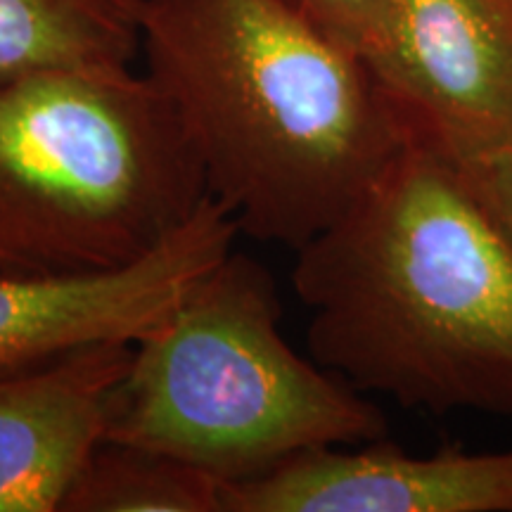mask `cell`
Returning a JSON list of instances; mask_svg holds the SVG:
<instances>
[{"label":"cell","instance_id":"52a82bcc","mask_svg":"<svg viewBox=\"0 0 512 512\" xmlns=\"http://www.w3.org/2000/svg\"><path fill=\"white\" fill-rule=\"evenodd\" d=\"M223 512H512V448L411 456L384 439L311 448L223 486Z\"/></svg>","mask_w":512,"mask_h":512},{"label":"cell","instance_id":"277c9868","mask_svg":"<svg viewBox=\"0 0 512 512\" xmlns=\"http://www.w3.org/2000/svg\"><path fill=\"white\" fill-rule=\"evenodd\" d=\"M273 275L230 252L133 344L105 439L155 448L219 482L259 477L311 448L387 437V418L280 330Z\"/></svg>","mask_w":512,"mask_h":512},{"label":"cell","instance_id":"6da1fadb","mask_svg":"<svg viewBox=\"0 0 512 512\" xmlns=\"http://www.w3.org/2000/svg\"><path fill=\"white\" fill-rule=\"evenodd\" d=\"M294 252L318 366L408 411L512 415V240L444 155L408 138Z\"/></svg>","mask_w":512,"mask_h":512},{"label":"cell","instance_id":"9c48e42d","mask_svg":"<svg viewBox=\"0 0 512 512\" xmlns=\"http://www.w3.org/2000/svg\"><path fill=\"white\" fill-rule=\"evenodd\" d=\"M143 0H0V86L57 69H128Z\"/></svg>","mask_w":512,"mask_h":512},{"label":"cell","instance_id":"7c38bea8","mask_svg":"<svg viewBox=\"0 0 512 512\" xmlns=\"http://www.w3.org/2000/svg\"><path fill=\"white\" fill-rule=\"evenodd\" d=\"M453 164L512 240V138Z\"/></svg>","mask_w":512,"mask_h":512},{"label":"cell","instance_id":"30bf717a","mask_svg":"<svg viewBox=\"0 0 512 512\" xmlns=\"http://www.w3.org/2000/svg\"><path fill=\"white\" fill-rule=\"evenodd\" d=\"M62 512H223V484L155 448L105 439L83 465Z\"/></svg>","mask_w":512,"mask_h":512},{"label":"cell","instance_id":"8992f818","mask_svg":"<svg viewBox=\"0 0 512 512\" xmlns=\"http://www.w3.org/2000/svg\"><path fill=\"white\" fill-rule=\"evenodd\" d=\"M238 235L233 214L209 195L176 233L133 264L83 275L0 273V375L93 344H136L233 252Z\"/></svg>","mask_w":512,"mask_h":512},{"label":"cell","instance_id":"7a4b0ae2","mask_svg":"<svg viewBox=\"0 0 512 512\" xmlns=\"http://www.w3.org/2000/svg\"><path fill=\"white\" fill-rule=\"evenodd\" d=\"M140 50L254 240L306 245L411 138L363 57L280 0H143Z\"/></svg>","mask_w":512,"mask_h":512},{"label":"cell","instance_id":"ba28073f","mask_svg":"<svg viewBox=\"0 0 512 512\" xmlns=\"http://www.w3.org/2000/svg\"><path fill=\"white\" fill-rule=\"evenodd\" d=\"M131 354V342H105L0 375V512H62L105 441Z\"/></svg>","mask_w":512,"mask_h":512},{"label":"cell","instance_id":"8fae6325","mask_svg":"<svg viewBox=\"0 0 512 512\" xmlns=\"http://www.w3.org/2000/svg\"><path fill=\"white\" fill-rule=\"evenodd\" d=\"M332 41L363 55L389 0H280Z\"/></svg>","mask_w":512,"mask_h":512},{"label":"cell","instance_id":"5b68a950","mask_svg":"<svg viewBox=\"0 0 512 512\" xmlns=\"http://www.w3.org/2000/svg\"><path fill=\"white\" fill-rule=\"evenodd\" d=\"M363 62L448 162L512 138V22L491 0H389Z\"/></svg>","mask_w":512,"mask_h":512},{"label":"cell","instance_id":"3957f363","mask_svg":"<svg viewBox=\"0 0 512 512\" xmlns=\"http://www.w3.org/2000/svg\"><path fill=\"white\" fill-rule=\"evenodd\" d=\"M207 197L200 159L147 74L57 69L0 86V273L133 264Z\"/></svg>","mask_w":512,"mask_h":512},{"label":"cell","instance_id":"4fadbf2b","mask_svg":"<svg viewBox=\"0 0 512 512\" xmlns=\"http://www.w3.org/2000/svg\"><path fill=\"white\" fill-rule=\"evenodd\" d=\"M491 3H494V5H496V8H498V10H501V12H503V15H505V17H508V19H510V22H512V0H491Z\"/></svg>","mask_w":512,"mask_h":512}]
</instances>
